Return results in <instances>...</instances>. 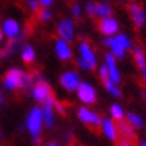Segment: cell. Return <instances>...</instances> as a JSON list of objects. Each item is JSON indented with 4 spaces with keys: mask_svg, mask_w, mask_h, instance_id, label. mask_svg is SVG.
Instances as JSON below:
<instances>
[{
    "mask_svg": "<svg viewBox=\"0 0 146 146\" xmlns=\"http://www.w3.org/2000/svg\"><path fill=\"white\" fill-rule=\"evenodd\" d=\"M103 43L107 47H110L111 54L115 58H123L125 51L131 48V40L125 34H119V35L111 36V38H105Z\"/></svg>",
    "mask_w": 146,
    "mask_h": 146,
    "instance_id": "6da1fadb",
    "label": "cell"
},
{
    "mask_svg": "<svg viewBox=\"0 0 146 146\" xmlns=\"http://www.w3.org/2000/svg\"><path fill=\"white\" fill-rule=\"evenodd\" d=\"M42 126H43V114H42V109L39 107H34L27 115V129L31 133V135L38 138L42 131Z\"/></svg>",
    "mask_w": 146,
    "mask_h": 146,
    "instance_id": "7a4b0ae2",
    "label": "cell"
},
{
    "mask_svg": "<svg viewBox=\"0 0 146 146\" xmlns=\"http://www.w3.org/2000/svg\"><path fill=\"white\" fill-rule=\"evenodd\" d=\"M79 54H80V56L78 59V64H79L80 68H83V70H91V68L95 67V64H97V56H95V54L91 50L89 43H86V42L80 43Z\"/></svg>",
    "mask_w": 146,
    "mask_h": 146,
    "instance_id": "3957f363",
    "label": "cell"
},
{
    "mask_svg": "<svg viewBox=\"0 0 146 146\" xmlns=\"http://www.w3.org/2000/svg\"><path fill=\"white\" fill-rule=\"evenodd\" d=\"M24 76H26V74L22 70H19V68H11L4 78L5 89L13 90V89H18V87H23Z\"/></svg>",
    "mask_w": 146,
    "mask_h": 146,
    "instance_id": "277c9868",
    "label": "cell"
},
{
    "mask_svg": "<svg viewBox=\"0 0 146 146\" xmlns=\"http://www.w3.org/2000/svg\"><path fill=\"white\" fill-rule=\"evenodd\" d=\"M76 94H78V98L80 101L83 103H87V105H91L97 101V91L87 82H80L79 87L76 90Z\"/></svg>",
    "mask_w": 146,
    "mask_h": 146,
    "instance_id": "5b68a950",
    "label": "cell"
},
{
    "mask_svg": "<svg viewBox=\"0 0 146 146\" xmlns=\"http://www.w3.org/2000/svg\"><path fill=\"white\" fill-rule=\"evenodd\" d=\"M58 34L60 36V39L64 40L66 43L71 42L75 35V27L71 19H63L62 22L58 24Z\"/></svg>",
    "mask_w": 146,
    "mask_h": 146,
    "instance_id": "8992f818",
    "label": "cell"
},
{
    "mask_svg": "<svg viewBox=\"0 0 146 146\" xmlns=\"http://www.w3.org/2000/svg\"><path fill=\"white\" fill-rule=\"evenodd\" d=\"M78 117L79 119L83 122V123L89 125V126H93V127H99L102 125V118L97 113L89 110L87 107H80L79 111H78Z\"/></svg>",
    "mask_w": 146,
    "mask_h": 146,
    "instance_id": "52a82bcc",
    "label": "cell"
},
{
    "mask_svg": "<svg viewBox=\"0 0 146 146\" xmlns=\"http://www.w3.org/2000/svg\"><path fill=\"white\" fill-rule=\"evenodd\" d=\"M60 84L67 91H75L80 84V78L75 71H67L60 76Z\"/></svg>",
    "mask_w": 146,
    "mask_h": 146,
    "instance_id": "ba28073f",
    "label": "cell"
},
{
    "mask_svg": "<svg viewBox=\"0 0 146 146\" xmlns=\"http://www.w3.org/2000/svg\"><path fill=\"white\" fill-rule=\"evenodd\" d=\"M105 66L107 67V71H109V79L113 83L117 84L121 80V75H119V71H118V67H117L115 56L113 54H107L106 55V58H105Z\"/></svg>",
    "mask_w": 146,
    "mask_h": 146,
    "instance_id": "9c48e42d",
    "label": "cell"
},
{
    "mask_svg": "<svg viewBox=\"0 0 146 146\" xmlns=\"http://www.w3.org/2000/svg\"><path fill=\"white\" fill-rule=\"evenodd\" d=\"M32 95L35 98L36 101L39 102H43L44 103L48 98H51V89H50V86L46 82H38V83L34 86V89H32Z\"/></svg>",
    "mask_w": 146,
    "mask_h": 146,
    "instance_id": "30bf717a",
    "label": "cell"
},
{
    "mask_svg": "<svg viewBox=\"0 0 146 146\" xmlns=\"http://www.w3.org/2000/svg\"><path fill=\"white\" fill-rule=\"evenodd\" d=\"M118 22L113 18H105L101 19L99 23V30L103 35H106V38H111V35H115L118 32Z\"/></svg>",
    "mask_w": 146,
    "mask_h": 146,
    "instance_id": "8fae6325",
    "label": "cell"
},
{
    "mask_svg": "<svg viewBox=\"0 0 146 146\" xmlns=\"http://www.w3.org/2000/svg\"><path fill=\"white\" fill-rule=\"evenodd\" d=\"M54 98H48L44 102V106L42 109V114H43V123L46 127L51 129L54 126Z\"/></svg>",
    "mask_w": 146,
    "mask_h": 146,
    "instance_id": "7c38bea8",
    "label": "cell"
},
{
    "mask_svg": "<svg viewBox=\"0 0 146 146\" xmlns=\"http://www.w3.org/2000/svg\"><path fill=\"white\" fill-rule=\"evenodd\" d=\"M129 9H130V13H131V19H133L134 24L137 27H142L146 22V12L135 3H130L129 5Z\"/></svg>",
    "mask_w": 146,
    "mask_h": 146,
    "instance_id": "4fadbf2b",
    "label": "cell"
},
{
    "mask_svg": "<svg viewBox=\"0 0 146 146\" xmlns=\"http://www.w3.org/2000/svg\"><path fill=\"white\" fill-rule=\"evenodd\" d=\"M102 133L105 134L109 139L111 141H115L117 138H118V131H117V125L113 122L111 118H105V119H102Z\"/></svg>",
    "mask_w": 146,
    "mask_h": 146,
    "instance_id": "5bb4252c",
    "label": "cell"
},
{
    "mask_svg": "<svg viewBox=\"0 0 146 146\" xmlns=\"http://www.w3.org/2000/svg\"><path fill=\"white\" fill-rule=\"evenodd\" d=\"M19 31H20V26H19V23L16 20H13V19L4 20V23H3V34L5 36L13 39V38L18 36Z\"/></svg>",
    "mask_w": 146,
    "mask_h": 146,
    "instance_id": "9a60e30c",
    "label": "cell"
},
{
    "mask_svg": "<svg viewBox=\"0 0 146 146\" xmlns=\"http://www.w3.org/2000/svg\"><path fill=\"white\" fill-rule=\"evenodd\" d=\"M55 51H56V55L59 56V59H62V60H68L71 59V48L68 43H66L64 40L59 39L55 42Z\"/></svg>",
    "mask_w": 146,
    "mask_h": 146,
    "instance_id": "2e32d148",
    "label": "cell"
},
{
    "mask_svg": "<svg viewBox=\"0 0 146 146\" xmlns=\"http://www.w3.org/2000/svg\"><path fill=\"white\" fill-rule=\"evenodd\" d=\"M117 131H118V134H121V135H122V138H125V139L131 141V139L134 138L133 127H131L127 122H125L123 119L118 121V123H117Z\"/></svg>",
    "mask_w": 146,
    "mask_h": 146,
    "instance_id": "e0dca14e",
    "label": "cell"
},
{
    "mask_svg": "<svg viewBox=\"0 0 146 146\" xmlns=\"http://www.w3.org/2000/svg\"><path fill=\"white\" fill-rule=\"evenodd\" d=\"M134 59H135L137 66L139 67V70H141L143 80H145V83H146V58H145V54H143L141 47H137V48L134 50Z\"/></svg>",
    "mask_w": 146,
    "mask_h": 146,
    "instance_id": "ac0fdd59",
    "label": "cell"
},
{
    "mask_svg": "<svg viewBox=\"0 0 146 146\" xmlns=\"http://www.w3.org/2000/svg\"><path fill=\"white\" fill-rule=\"evenodd\" d=\"M111 15V7L109 3H98L95 4V16L105 19V18H110Z\"/></svg>",
    "mask_w": 146,
    "mask_h": 146,
    "instance_id": "d6986e66",
    "label": "cell"
},
{
    "mask_svg": "<svg viewBox=\"0 0 146 146\" xmlns=\"http://www.w3.org/2000/svg\"><path fill=\"white\" fill-rule=\"evenodd\" d=\"M126 122L133 129H141L143 126V119L135 113H127L126 114Z\"/></svg>",
    "mask_w": 146,
    "mask_h": 146,
    "instance_id": "ffe728a7",
    "label": "cell"
},
{
    "mask_svg": "<svg viewBox=\"0 0 146 146\" xmlns=\"http://www.w3.org/2000/svg\"><path fill=\"white\" fill-rule=\"evenodd\" d=\"M22 59L26 63H32L35 60V51L31 46H24V48L22 51Z\"/></svg>",
    "mask_w": 146,
    "mask_h": 146,
    "instance_id": "44dd1931",
    "label": "cell"
},
{
    "mask_svg": "<svg viewBox=\"0 0 146 146\" xmlns=\"http://www.w3.org/2000/svg\"><path fill=\"white\" fill-rule=\"evenodd\" d=\"M103 83H105V89H106L107 91L113 95V97H115V98H121V97H122V93H121V90L118 89V86H117L115 83H113L110 79L105 80Z\"/></svg>",
    "mask_w": 146,
    "mask_h": 146,
    "instance_id": "7402d4cb",
    "label": "cell"
},
{
    "mask_svg": "<svg viewBox=\"0 0 146 146\" xmlns=\"http://www.w3.org/2000/svg\"><path fill=\"white\" fill-rule=\"evenodd\" d=\"M110 114H111V118H113V119L122 121V118H123V115H125V111L119 105L115 103V105H113V106L110 107Z\"/></svg>",
    "mask_w": 146,
    "mask_h": 146,
    "instance_id": "603a6c76",
    "label": "cell"
},
{
    "mask_svg": "<svg viewBox=\"0 0 146 146\" xmlns=\"http://www.w3.org/2000/svg\"><path fill=\"white\" fill-rule=\"evenodd\" d=\"M98 74H99V76H101L102 79H103V82L109 79V71H107V67L105 66V64H102V66L99 67V71H98Z\"/></svg>",
    "mask_w": 146,
    "mask_h": 146,
    "instance_id": "cb8c5ba5",
    "label": "cell"
},
{
    "mask_svg": "<svg viewBox=\"0 0 146 146\" xmlns=\"http://www.w3.org/2000/svg\"><path fill=\"white\" fill-rule=\"evenodd\" d=\"M51 16H52V13H51V11H48V9H43V11H40V13H39V19L43 20V22L50 20Z\"/></svg>",
    "mask_w": 146,
    "mask_h": 146,
    "instance_id": "d4e9b609",
    "label": "cell"
},
{
    "mask_svg": "<svg viewBox=\"0 0 146 146\" xmlns=\"http://www.w3.org/2000/svg\"><path fill=\"white\" fill-rule=\"evenodd\" d=\"M86 11L90 16H95V4L94 3H87L86 4Z\"/></svg>",
    "mask_w": 146,
    "mask_h": 146,
    "instance_id": "484cf974",
    "label": "cell"
},
{
    "mask_svg": "<svg viewBox=\"0 0 146 146\" xmlns=\"http://www.w3.org/2000/svg\"><path fill=\"white\" fill-rule=\"evenodd\" d=\"M80 12H82V9H80V5L79 4H74L71 7V13L74 15V16H80Z\"/></svg>",
    "mask_w": 146,
    "mask_h": 146,
    "instance_id": "4316f807",
    "label": "cell"
},
{
    "mask_svg": "<svg viewBox=\"0 0 146 146\" xmlns=\"http://www.w3.org/2000/svg\"><path fill=\"white\" fill-rule=\"evenodd\" d=\"M39 4L40 5H43V7H50V5H52L54 4V1L52 0H42V1H39Z\"/></svg>",
    "mask_w": 146,
    "mask_h": 146,
    "instance_id": "83f0119b",
    "label": "cell"
},
{
    "mask_svg": "<svg viewBox=\"0 0 146 146\" xmlns=\"http://www.w3.org/2000/svg\"><path fill=\"white\" fill-rule=\"evenodd\" d=\"M38 5H39V3H38V1H28V7H30V8L31 9H34V11H36V9H38Z\"/></svg>",
    "mask_w": 146,
    "mask_h": 146,
    "instance_id": "f1b7e54d",
    "label": "cell"
},
{
    "mask_svg": "<svg viewBox=\"0 0 146 146\" xmlns=\"http://www.w3.org/2000/svg\"><path fill=\"white\" fill-rule=\"evenodd\" d=\"M3 103V94H1V91H0V105Z\"/></svg>",
    "mask_w": 146,
    "mask_h": 146,
    "instance_id": "f546056e",
    "label": "cell"
},
{
    "mask_svg": "<svg viewBox=\"0 0 146 146\" xmlns=\"http://www.w3.org/2000/svg\"><path fill=\"white\" fill-rule=\"evenodd\" d=\"M1 40H3V31L0 30V43H1Z\"/></svg>",
    "mask_w": 146,
    "mask_h": 146,
    "instance_id": "4dcf8cb0",
    "label": "cell"
},
{
    "mask_svg": "<svg viewBox=\"0 0 146 146\" xmlns=\"http://www.w3.org/2000/svg\"><path fill=\"white\" fill-rule=\"evenodd\" d=\"M139 146H146V141H142V142H141V145H139Z\"/></svg>",
    "mask_w": 146,
    "mask_h": 146,
    "instance_id": "1f68e13d",
    "label": "cell"
},
{
    "mask_svg": "<svg viewBox=\"0 0 146 146\" xmlns=\"http://www.w3.org/2000/svg\"><path fill=\"white\" fill-rule=\"evenodd\" d=\"M47 146H58V145H56V143H48Z\"/></svg>",
    "mask_w": 146,
    "mask_h": 146,
    "instance_id": "d6a6232c",
    "label": "cell"
},
{
    "mask_svg": "<svg viewBox=\"0 0 146 146\" xmlns=\"http://www.w3.org/2000/svg\"><path fill=\"white\" fill-rule=\"evenodd\" d=\"M72 146H82V145H78V143H75V145H72Z\"/></svg>",
    "mask_w": 146,
    "mask_h": 146,
    "instance_id": "836d02e7",
    "label": "cell"
}]
</instances>
